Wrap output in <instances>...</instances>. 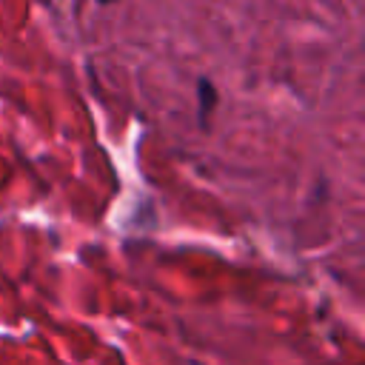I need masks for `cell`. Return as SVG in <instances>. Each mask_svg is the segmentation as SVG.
Masks as SVG:
<instances>
[{
    "label": "cell",
    "instance_id": "cell-2",
    "mask_svg": "<svg viewBox=\"0 0 365 365\" xmlns=\"http://www.w3.org/2000/svg\"><path fill=\"white\" fill-rule=\"evenodd\" d=\"M100 6H108V3H117V0H97Z\"/></svg>",
    "mask_w": 365,
    "mask_h": 365
},
{
    "label": "cell",
    "instance_id": "cell-1",
    "mask_svg": "<svg viewBox=\"0 0 365 365\" xmlns=\"http://www.w3.org/2000/svg\"><path fill=\"white\" fill-rule=\"evenodd\" d=\"M214 106H217V88H214L211 80L200 77V80H197V114H200V125L208 123Z\"/></svg>",
    "mask_w": 365,
    "mask_h": 365
}]
</instances>
